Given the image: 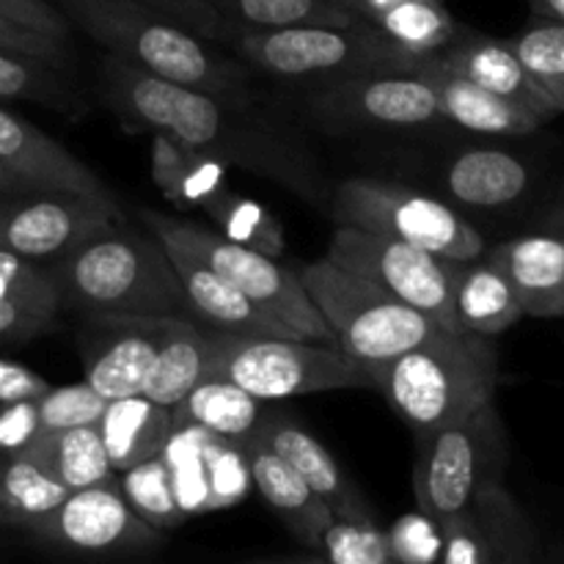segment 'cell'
Wrapping results in <instances>:
<instances>
[{
  "mask_svg": "<svg viewBox=\"0 0 564 564\" xmlns=\"http://www.w3.org/2000/svg\"><path fill=\"white\" fill-rule=\"evenodd\" d=\"M102 97L130 132H165L182 147L257 174L312 207H328L330 185L317 158L284 121L237 94L160 80L127 61L105 58Z\"/></svg>",
  "mask_w": 564,
  "mask_h": 564,
  "instance_id": "6da1fadb",
  "label": "cell"
},
{
  "mask_svg": "<svg viewBox=\"0 0 564 564\" xmlns=\"http://www.w3.org/2000/svg\"><path fill=\"white\" fill-rule=\"evenodd\" d=\"M61 308L83 314L193 317L163 242L149 231L108 229L47 264Z\"/></svg>",
  "mask_w": 564,
  "mask_h": 564,
  "instance_id": "7a4b0ae2",
  "label": "cell"
},
{
  "mask_svg": "<svg viewBox=\"0 0 564 564\" xmlns=\"http://www.w3.org/2000/svg\"><path fill=\"white\" fill-rule=\"evenodd\" d=\"M55 6L99 47L160 80L215 94L246 91L251 80L246 61L130 0H55Z\"/></svg>",
  "mask_w": 564,
  "mask_h": 564,
  "instance_id": "3957f363",
  "label": "cell"
},
{
  "mask_svg": "<svg viewBox=\"0 0 564 564\" xmlns=\"http://www.w3.org/2000/svg\"><path fill=\"white\" fill-rule=\"evenodd\" d=\"M490 336L438 328L372 375L397 416L413 433L446 427L494 400L499 352Z\"/></svg>",
  "mask_w": 564,
  "mask_h": 564,
  "instance_id": "277c9868",
  "label": "cell"
},
{
  "mask_svg": "<svg viewBox=\"0 0 564 564\" xmlns=\"http://www.w3.org/2000/svg\"><path fill=\"white\" fill-rule=\"evenodd\" d=\"M235 55L251 69L312 91L364 75H408L416 55L402 50L375 22L284 25L237 31Z\"/></svg>",
  "mask_w": 564,
  "mask_h": 564,
  "instance_id": "5b68a950",
  "label": "cell"
},
{
  "mask_svg": "<svg viewBox=\"0 0 564 564\" xmlns=\"http://www.w3.org/2000/svg\"><path fill=\"white\" fill-rule=\"evenodd\" d=\"M297 275L334 330L336 347L361 364L369 378L441 328L424 312L328 257L306 264Z\"/></svg>",
  "mask_w": 564,
  "mask_h": 564,
  "instance_id": "8992f818",
  "label": "cell"
},
{
  "mask_svg": "<svg viewBox=\"0 0 564 564\" xmlns=\"http://www.w3.org/2000/svg\"><path fill=\"white\" fill-rule=\"evenodd\" d=\"M141 220L163 246L182 248V251L202 259L215 273L224 275L229 284H235L248 301H253L270 317L286 325L297 339L336 345L334 330L308 297L301 275L281 268L273 257L251 246H242L231 237L218 235L202 224L160 213V209H141Z\"/></svg>",
  "mask_w": 564,
  "mask_h": 564,
  "instance_id": "52a82bcc",
  "label": "cell"
},
{
  "mask_svg": "<svg viewBox=\"0 0 564 564\" xmlns=\"http://www.w3.org/2000/svg\"><path fill=\"white\" fill-rule=\"evenodd\" d=\"M209 378L231 380L264 402L372 386L367 369L328 341L229 334L218 328Z\"/></svg>",
  "mask_w": 564,
  "mask_h": 564,
  "instance_id": "ba28073f",
  "label": "cell"
},
{
  "mask_svg": "<svg viewBox=\"0 0 564 564\" xmlns=\"http://www.w3.org/2000/svg\"><path fill=\"white\" fill-rule=\"evenodd\" d=\"M416 505L435 521L455 516L479 494L505 485L510 452L494 400L446 427L416 433Z\"/></svg>",
  "mask_w": 564,
  "mask_h": 564,
  "instance_id": "9c48e42d",
  "label": "cell"
},
{
  "mask_svg": "<svg viewBox=\"0 0 564 564\" xmlns=\"http://www.w3.org/2000/svg\"><path fill=\"white\" fill-rule=\"evenodd\" d=\"M328 209L336 224L402 240L449 262H471L488 251L482 235L455 207L400 182L369 176L339 182Z\"/></svg>",
  "mask_w": 564,
  "mask_h": 564,
  "instance_id": "30bf717a",
  "label": "cell"
},
{
  "mask_svg": "<svg viewBox=\"0 0 564 564\" xmlns=\"http://www.w3.org/2000/svg\"><path fill=\"white\" fill-rule=\"evenodd\" d=\"M325 257L350 273L375 281L402 303L435 319L441 328L460 330L452 306L457 262L347 224H336Z\"/></svg>",
  "mask_w": 564,
  "mask_h": 564,
  "instance_id": "8fae6325",
  "label": "cell"
},
{
  "mask_svg": "<svg viewBox=\"0 0 564 564\" xmlns=\"http://www.w3.org/2000/svg\"><path fill=\"white\" fill-rule=\"evenodd\" d=\"M119 220L108 193H22L0 202V248L53 262Z\"/></svg>",
  "mask_w": 564,
  "mask_h": 564,
  "instance_id": "7c38bea8",
  "label": "cell"
},
{
  "mask_svg": "<svg viewBox=\"0 0 564 564\" xmlns=\"http://www.w3.org/2000/svg\"><path fill=\"white\" fill-rule=\"evenodd\" d=\"M28 534L50 549L83 556L143 554L163 540L160 529L132 510L116 477L72 490Z\"/></svg>",
  "mask_w": 564,
  "mask_h": 564,
  "instance_id": "4fadbf2b",
  "label": "cell"
},
{
  "mask_svg": "<svg viewBox=\"0 0 564 564\" xmlns=\"http://www.w3.org/2000/svg\"><path fill=\"white\" fill-rule=\"evenodd\" d=\"M306 110L334 132L422 130L444 121L427 80L408 75H364L308 94Z\"/></svg>",
  "mask_w": 564,
  "mask_h": 564,
  "instance_id": "5bb4252c",
  "label": "cell"
},
{
  "mask_svg": "<svg viewBox=\"0 0 564 564\" xmlns=\"http://www.w3.org/2000/svg\"><path fill=\"white\" fill-rule=\"evenodd\" d=\"M438 523L444 564H529L540 556L538 529L505 485Z\"/></svg>",
  "mask_w": 564,
  "mask_h": 564,
  "instance_id": "9a60e30c",
  "label": "cell"
},
{
  "mask_svg": "<svg viewBox=\"0 0 564 564\" xmlns=\"http://www.w3.org/2000/svg\"><path fill=\"white\" fill-rule=\"evenodd\" d=\"M91 334L83 341L86 380L105 397L143 394L160 345L176 317H138V314H88Z\"/></svg>",
  "mask_w": 564,
  "mask_h": 564,
  "instance_id": "2e32d148",
  "label": "cell"
},
{
  "mask_svg": "<svg viewBox=\"0 0 564 564\" xmlns=\"http://www.w3.org/2000/svg\"><path fill=\"white\" fill-rule=\"evenodd\" d=\"M0 165L36 193H108L97 174L55 138L0 105Z\"/></svg>",
  "mask_w": 564,
  "mask_h": 564,
  "instance_id": "e0dca14e",
  "label": "cell"
},
{
  "mask_svg": "<svg viewBox=\"0 0 564 564\" xmlns=\"http://www.w3.org/2000/svg\"><path fill=\"white\" fill-rule=\"evenodd\" d=\"M240 455L246 460L248 477L257 485L270 510L281 518L292 538L303 549L319 551L325 532L334 523V510L308 488L306 479L290 466L281 455H275L264 441L251 435L240 444Z\"/></svg>",
  "mask_w": 564,
  "mask_h": 564,
  "instance_id": "ac0fdd59",
  "label": "cell"
},
{
  "mask_svg": "<svg viewBox=\"0 0 564 564\" xmlns=\"http://www.w3.org/2000/svg\"><path fill=\"white\" fill-rule=\"evenodd\" d=\"M413 75L430 83L444 121H452L463 130L479 135H529L543 124L538 113L444 69L433 55H422L413 64Z\"/></svg>",
  "mask_w": 564,
  "mask_h": 564,
  "instance_id": "d6986e66",
  "label": "cell"
},
{
  "mask_svg": "<svg viewBox=\"0 0 564 564\" xmlns=\"http://www.w3.org/2000/svg\"><path fill=\"white\" fill-rule=\"evenodd\" d=\"M165 251H169L171 264H174L176 275H180L187 306H191L193 317L198 323L209 325V328L229 330V334L292 336V339H297L286 325H281L264 308L248 301L235 284H229L224 275L215 273L202 259L174 246H165Z\"/></svg>",
  "mask_w": 564,
  "mask_h": 564,
  "instance_id": "ffe728a7",
  "label": "cell"
},
{
  "mask_svg": "<svg viewBox=\"0 0 564 564\" xmlns=\"http://www.w3.org/2000/svg\"><path fill=\"white\" fill-rule=\"evenodd\" d=\"M253 435L264 441L275 455L284 457L306 479L308 488L334 510L336 518H372L367 499L341 474L334 455L308 430H303L301 424L281 416V413L268 411Z\"/></svg>",
  "mask_w": 564,
  "mask_h": 564,
  "instance_id": "44dd1931",
  "label": "cell"
},
{
  "mask_svg": "<svg viewBox=\"0 0 564 564\" xmlns=\"http://www.w3.org/2000/svg\"><path fill=\"white\" fill-rule=\"evenodd\" d=\"M433 58L444 69L455 72V75L466 77V80L477 83V86L488 88V91L499 94V97L510 99V102L523 105V108L538 113L543 121L556 116L549 99L529 80V75L523 72L521 61L512 53L507 39L485 36V33L463 28L460 36L452 44H446L444 50L433 53Z\"/></svg>",
  "mask_w": 564,
  "mask_h": 564,
  "instance_id": "7402d4cb",
  "label": "cell"
},
{
  "mask_svg": "<svg viewBox=\"0 0 564 564\" xmlns=\"http://www.w3.org/2000/svg\"><path fill=\"white\" fill-rule=\"evenodd\" d=\"M485 257L499 264L529 317L564 314V231L523 235Z\"/></svg>",
  "mask_w": 564,
  "mask_h": 564,
  "instance_id": "603a6c76",
  "label": "cell"
},
{
  "mask_svg": "<svg viewBox=\"0 0 564 564\" xmlns=\"http://www.w3.org/2000/svg\"><path fill=\"white\" fill-rule=\"evenodd\" d=\"M446 193L471 209H501L523 198L532 185L529 165L507 149L477 147L457 154L444 171Z\"/></svg>",
  "mask_w": 564,
  "mask_h": 564,
  "instance_id": "cb8c5ba5",
  "label": "cell"
},
{
  "mask_svg": "<svg viewBox=\"0 0 564 564\" xmlns=\"http://www.w3.org/2000/svg\"><path fill=\"white\" fill-rule=\"evenodd\" d=\"M268 411V402L257 400L231 380L207 378L171 408V416H174V433L193 427L204 435H215V438L240 446L257 433Z\"/></svg>",
  "mask_w": 564,
  "mask_h": 564,
  "instance_id": "d4e9b609",
  "label": "cell"
},
{
  "mask_svg": "<svg viewBox=\"0 0 564 564\" xmlns=\"http://www.w3.org/2000/svg\"><path fill=\"white\" fill-rule=\"evenodd\" d=\"M105 452L116 474L138 466L154 455H163L174 438L171 408L158 405L147 394L110 400L97 422Z\"/></svg>",
  "mask_w": 564,
  "mask_h": 564,
  "instance_id": "484cf974",
  "label": "cell"
},
{
  "mask_svg": "<svg viewBox=\"0 0 564 564\" xmlns=\"http://www.w3.org/2000/svg\"><path fill=\"white\" fill-rule=\"evenodd\" d=\"M452 306L460 330L496 336L523 317L516 290L488 257L457 262L452 281Z\"/></svg>",
  "mask_w": 564,
  "mask_h": 564,
  "instance_id": "4316f807",
  "label": "cell"
},
{
  "mask_svg": "<svg viewBox=\"0 0 564 564\" xmlns=\"http://www.w3.org/2000/svg\"><path fill=\"white\" fill-rule=\"evenodd\" d=\"M215 356V328L176 317L160 345L143 394L163 408H174L191 389L209 378Z\"/></svg>",
  "mask_w": 564,
  "mask_h": 564,
  "instance_id": "83f0119b",
  "label": "cell"
},
{
  "mask_svg": "<svg viewBox=\"0 0 564 564\" xmlns=\"http://www.w3.org/2000/svg\"><path fill=\"white\" fill-rule=\"evenodd\" d=\"M17 452H25L39 466L47 468L66 490H80L116 477L97 424L42 433Z\"/></svg>",
  "mask_w": 564,
  "mask_h": 564,
  "instance_id": "f1b7e54d",
  "label": "cell"
},
{
  "mask_svg": "<svg viewBox=\"0 0 564 564\" xmlns=\"http://www.w3.org/2000/svg\"><path fill=\"white\" fill-rule=\"evenodd\" d=\"M53 474L25 452L0 449V523L33 529L69 496Z\"/></svg>",
  "mask_w": 564,
  "mask_h": 564,
  "instance_id": "f546056e",
  "label": "cell"
},
{
  "mask_svg": "<svg viewBox=\"0 0 564 564\" xmlns=\"http://www.w3.org/2000/svg\"><path fill=\"white\" fill-rule=\"evenodd\" d=\"M237 31L284 25H352L361 20L334 0H207Z\"/></svg>",
  "mask_w": 564,
  "mask_h": 564,
  "instance_id": "4dcf8cb0",
  "label": "cell"
},
{
  "mask_svg": "<svg viewBox=\"0 0 564 564\" xmlns=\"http://www.w3.org/2000/svg\"><path fill=\"white\" fill-rule=\"evenodd\" d=\"M372 22L416 58L438 53L463 33L444 0H402Z\"/></svg>",
  "mask_w": 564,
  "mask_h": 564,
  "instance_id": "1f68e13d",
  "label": "cell"
},
{
  "mask_svg": "<svg viewBox=\"0 0 564 564\" xmlns=\"http://www.w3.org/2000/svg\"><path fill=\"white\" fill-rule=\"evenodd\" d=\"M121 485V494L127 496L132 510L152 523L154 529L165 532L185 521V510H182L180 490H176L174 474H171L169 457L154 455L149 460L138 463V466L127 468V471L116 474Z\"/></svg>",
  "mask_w": 564,
  "mask_h": 564,
  "instance_id": "d6a6232c",
  "label": "cell"
},
{
  "mask_svg": "<svg viewBox=\"0 0 564 564\" xmlns=\"http://www.w3.org/2000/svg\"><path fill=\"white\" fill-rule=\"evenodd\" d=\"M529 80L556 113H564V22L534 20L527 31L507 39Z\"/></svg>",
  "mask_w": 564,
  "mask_h": 564,
  "instance_id": "836d02e7",
  "label": "cell"
},
{
  "mask_svg": "<svg viewBox=\"0 0 564 564\" xmlns=\"http://www.w3.org/2000/svg\"><path fill=\"white\" fill-rule=\"evenodd\" d=\"M0 99H31L50 108H77V99L58 77V69L31 55L0 47Z\"/></svg>",
  "mask_w": 564,
  "mask_h": 564,
  "instance_id": "e575fe53",
  "label": "cell"
},
{
  "mask_svg": "<svg viewBox=\"0 0 564 564\" xmlns=\"http://www.w3.org/2000/svg\"><path fill=\"white\" fill-rule=\"evenodd\" d=\"M202 209H207L224 226L226 237H231V240L257 248L268 257H279L284 251V237H281L279 224L259 204L235 196L229 187H220L215 196H209L202 204Z\"/></svg>",
  "mask_w": 564,
  "mask_h": 564,
  "instance_id": "d590c367",
  "label": "cell"
},
{
  "mask_svg": "<svg viewBox=\"0 0 564 564\" xmlns=\"http://www.w3.org/2000/svg\"><path fill=\"white\" fill-rule=\"evenodd\" d=\"M0 301L14 303L36 317L53 319L61 312V295L47 268H39L33 259L0 248Z\"/></svg>",
  "mask_w": 564,
  "mask_h": 564,
  "instance_id": "8d00e7d4",
  "label": "cell"
},
{
  "mask_svg": "<svg viewBox=\"0 0 564 564\" xmlns=\"http://www.w3.org/2000/svg\"><path fill=\"white\" fill-rule=\"evenodd\" d=\"M108 402L110 400H105L88 380L72 386H50L42 397L33 400L39 435L97 424Z\"/></svg>",
  "mask_w": 564,
  "mask_h": 564,
  "instance_id": "74e56055",
  "label": "cell"
},
{
  "mask_svg": "<svg viewBox=\"0 0 564 564\" xmlns=\"http://www.w3.org/2000/svg\"><path fill=\"white\" fill-rule=\"evenodd\" d=\"M319 554L334 564H389V534L375 518H334Z\"/></svg>",
  "mask_w": 564,
  "mask_h": 564,
  "instance_id": "f35d334b",
  "label": "cell"
},
{
  "mask_svg": "<svg viewBox=\"0 0 564 564\" xmlns=\"http://www.w3.org/2000/svg\"><path fill=\"white\" fill-rule=\"evenodd\" d=\"M389 549L391 562L400 564H433L441 562V523L427 512L416 510L402 516L400 521L391 527Z\"/></svg>",
  "mask_w": 564,
  "mask_h": 564,
  "instance_id": "ab89813d",
  "label": "cell"
},
{
  "mask_svg": "<svg viewBox=\"0 0 564 564\" xmlns=\"http://www.w3.org/2000/svg\"><path fill=\"white\" fill-rule=\"evenodd\" d=\"M130 3L158 11L185 31L209 39L215 44H231L237 36V28L229 20H224L207 0H130Z\"/></svg>",
  "mask_w": 564,
  "mask_h": 564,
  "instance_id": "60d3db41",
  "label": "cell"
},
{
  "mask_svg": "<svg viewBox=\"0 0 564 564\" xmlns=\"http://www.w3.org/2000/svg\"><path fill=\"white\" fill-rule=\"evenodd\" d=\"M152 135V180L171 202L185 204V180H187V149L169 138L165 132H149Z\"/></svg>",
  "mask_w": 564,
  "mask_h": 564,
  "instance_id": "b9f144b4",
  "label": "cell"
},
{
  "mask_svg": "<svg viewBox=\"0 0 564 564\" xmlns=\"http://www.w3.org/2000/svg\"><path fill=\"white\" fill-rule=\"evenodd\" d=\"M0 17L22 28H31L36 33H44V36L69 42L72 22L50 0H0Z\"/></svg>",
  "mask_w": 564,
  "mask_h": 564,
  "instance_id": "7bdbcfd3",
  "label": "cell"
},
{
  "mask_svg": "<svg viewBox=\"0 0 564 564\" xmlns=\"http://www.w3.org/2000/svg\"><path fill=\"white\" fill-rule=\"evenodd\" d=\"M69 42H61V39L44 36V33L31 31V28H22L17 22L0 17V47L11 50V53L31 55V58L44 61V64L55 66V69H64L69 64Z\"/></svg>",
  "mask_w": 564,
  "mask_h": 564,
  "instance_id": "ee69618b",
  "label": "cell"
},
{
  "mask_svg": "<svg viewBox=\"0 0 564 564\" xmlns=\"http://www.w3.org/2000/svg\"><path fill=\"white\" fill-rule=\"evenodd\" d=\"M50 389L47 380L31 367L17 361H3L0 358V405H14V402H28L42 397Z\"/></svg>",
  "mask_w": 564,
  "mask_h": 564,
  "instance_id": "f6af8a7d",
  "label": "cell"
},
{
  "mask_svg": "<svg viewBox=\"0 0 564 564\" xmlns=\"http://www.w3.org/2000/svg\"><path fill=\"white\" fill-rule=\"evenodd\" d=\"M36 435L39 430L36 413H33V400L6 405V411L0 413V449L17 452L31 444Z\"/></svg>",
  "mask_w": 564,
  "mask_h": 564,
  "instance_id": "bcb514c9",
  "label": "cell"
},
{
  "mask_svg": "<svg viewBox=\"0 0 564 564\" xmlns=\"http://www.w3.org/2000/svg\"><path fill=\"white\" fill-rule=\"evenodd\" d=\"M53 328V319L36 317L14 303L0 301V341H25Z\"/></svg>",
  "mask_w": 564,
  "mask_h": 564,
  "instance_id": "7dc6e473",
  "label": "cell"
},
{
  "mask_svg": "<svg viewBox=\"0 0 564 564\" xmlns=\"http://www.w3.org/2000/svg\"><path fill=\"white\" fill-rule=\"evenodd\" d=\"M534 20L564 22V0H529Z\"/></svg>",
  "mask_w": 564,
  "mask_h": 564,
  "instance_id": "c3c4849f",
  "label": "cell"
},
{
  "mask_svg": "<svg viewBox=\"0 0 564 564\" xmlns=\"http://www.w3.org/2000/svg\"><path fill=\"white\" fill-rule=\"evenodd\" d=\"M22 193H36L28 182H22L20 176L11 174L9 169L0 165V196H22Z\"/></svg>",
  "mask_w": 564,
  "mask_h": 564,
  "instance_id": "681fc988",
  "label": "cell"
},
{
  "mask_svg": "<svg viewBox=\"0 0 564 564\" xmlns=\"http://www.w3.org/2000/svg\"><path fill=\"white\" fill-rule=\"evenodd\" d=\"M397 3H402V0H358V14L372 22L375 17H380L386 9H391Z\"/></svg>",
  "mask_w": 564,
  "mask_h": 564,
  "instance_id": "f907efd6",
  "label": "cell"
},
{
  "mask_svg": "<svg viewBox=\"0 0 564 564\" xmlns=\"http://www.w3.org/2000/svg\"><path fill=\"white\" fill-rule=\"evenodd\" d=\"M334 3H339V6H347V9H352L358 14V0H334Z\"/></svg>",
  "mask_w": 564,
  "mask_h": 564,
  "instance_id": "816d5d0a",
  "label": "cell"
},
{
  "mask_svg": "<svg viewBox=\"0 0 564 564\" xmlns=\"http://www.w3.org/2000/svg\"><path fill=\"white\" fill-rule=\"evenodd\" d=\"M554 224H556V229L564 231V209H562L560 215H556V220H554Z\"/></svg>",
  "mask_w": 564,
  "mask_h": 564,
  "instance_id": "f5cc1de1",
  "label": "cell"
}]
</instances>
